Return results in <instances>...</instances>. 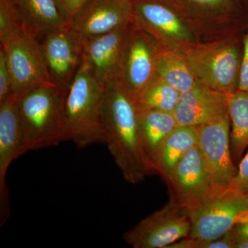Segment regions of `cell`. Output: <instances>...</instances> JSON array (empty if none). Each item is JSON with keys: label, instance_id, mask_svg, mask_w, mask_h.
Segmentation results:
<instances>
[{"label": "cell", "instance_id": "6da1fadb", "mask_svg": "<svg viewBox=\"0 0 248 248\" xmlns=\"http://www.w3.org/2000/svg\"><path fill=\"white\" fill-rule=\"evenodd\" d=\"M106 144L126 182L138 184L151 174L140 138L139 110L135 98L120 81L106 86Z\"/></svg>", "mask_w": 248, "mask_h": 248}, {"label": "cell", "instance_id": "7a4b0ae2", "mask_svg": "<svg viewBox=\"0 0 248 248\" xmlns=\"http://www.w3.org/2000/svg\"><path fill=\"white\" fill-rule=\"evenodd\" d=\"M106 86L101 84L83 61L65 93L62 123L66 141L78 148L106 143Z\"/></svg>", "mask_w": 248, "mask_h": 248}, {"label": "cell", "instance_id": "3957f363", "mask_svg": "<svg viewBox=\"0 0 248 248\" xmlns=\"http://www.w3.org/2000/svg\"><path fill=\"white\" fill-rule=\"evenodd\" d=\"M66 90L41 86L16 96L21 125L20 155L66 141L62 113Z\"/></svg>", "mask_w": 248, "mask_h": 248}, {"label": "cell", "instance_id": "277c9868", "mask_svg": "<svg viewBox=\"0 0 248 248\" xmlns=\"http://www.w3.org/2000/svg\"><path fill=\"white\" fill-rule=\"evenodd\" d=\"M236 36L196 45L179 52L199 82L227 94L238 90L242 53Z\"/></svg>", "mask_w": 248, "mask_h": 248}, {"label": "cell", "instance_id": "5b68a950", "mask_svg": "<svg viewBox=\"0 0 248 248\" xmlns=\"http://www.w3.org/2000/svg\"><path fill=\"white\" fill-rule=\"evenodd\" d=\"M199 42L236 36L248 0H167Z\"/></svg>", "mask_w": 248, "mask_h": 248}, {"label": "cell", "instance_id": "8992f818", "mask_svg": "<svg viewBox=\"0 0 248 248\" xmlns=\"http://www.w3.org/2000/svg\"><path fill=\"white\" fill-rule=\"evenodd\" d=\"M189 236L203 240L223 237L238 222L248 217V195L231 188L218 189L187 211Z\"/></svg>", "mask_w": 248, "mask_h": 248}, {"label": "cell", "instance_id": "52a82bcc", "mask_svg": "<svg viewBox=\"0 0 248 248\" xmlns=\"http://www.w3.org/2000/svg\"><path fill=\"white\" fill-rule=\"evenodd\" d=\"M134 27L160 46L180 52L198 43L194 32L167 0H131Z\"/></svg>", "mask_w": 248, "mask_h": 248}, {"label": "cell", "instance_id": "ba28073f", "mask_svg": "<svg viewBox=\"0 0 248 248\" xmlns=\"http://www.w3.org/2000/svg\"><path fill=\"white\" fill-rule=\"evenodd\" d=\"M1 48L12 81L11 94L17 96L41 86H58L46 66L38 37L26 24L1 44Z\"/></svg>", "mask_w": 248, "mask_h": 248}, {"label": "cell", "instance_id": "9c48e42d", "mask_svg": "<svg viewBox=\"0 0 248 248\" xmlns=\"http://www.w3.org/2000/svg\"><path fill=\"white\" fill-rule=\"evenodd\" d=\"M190 231L188 213L172 200L124 233V239L133 248H167Z\"/></svg>", "mask_w": 248, "mask_h": 248}, {"label": "cell", "instance_id": "30bf717a", "mask_svg": "<svg viewBox=\"0 0 248 248\" xmlns=\"http://www.w3.org/2000/svg\"><path fill=\"white\" fill-rule=\"evenodd\" d=\"M49 74L60 89L66 90L83 61L84 43L69 26L39 38Z\"/></svg>", "mask_w": 248, "mask_h": 248}, {"label": "cell", "instance_id": "8fae6325", "mask_svg": "<svg viewBox=\"0 0 248 248\" xmlns=\"http://www.w3.org/2000/svg\"><path fill=\"white\" fill-rule=\"evenodd\" d=\"M157 46L151 37L132 24L124 47L119 81L135 99L156 77Z\"/></svg>", "mask_w": 248, "mask_h": 248}, {"label": "cell", "instance_id": "7c38bea8", "mask_svg": "<svg viewBox=\"0 0 248 248\" xmlns=\"http://www.w3.org/2000/svg\"><path fill=\"white\" fill-rule=\"evenodd\" d=\"M200 148L215 188L231 187L237 171L233 164L231 148L229 115L221 120L196 126Z\"/></svg>", "mask_w": 248, "mask_h": 248}, {"label": "cell", "instance_id": "4fadbf2b", "mask_svg": "<svg viewBox=\"0 0 248 248\" xmlns=\"http://www.w3.org/2000/svg\"><path fill=\"white\" fill-rule=\"evenodd\" d=\"M173 199L186 211L193 208L214 191V186L203 155L198 146L187 152L166 179Z\"/></svg>", "mask_w": 248, "mask_h": 248}, {"label": "cell", "instance_id": "5bb4252c", "mask_svg": "<svg viewBox=\"0 0 248 248\" xmlns=\"http://www.w3.org/2000/svg\"><path fill=\"white\" fill-rule=\"evenodd\" d=\"M131 0H88L69 26L83 43L131 22Z\"/></svg>", "mask_w": 248, "mask_h": 248}, {"label": "cell", "instance_id": "9a60e30c", "mask_svg": "<svg viewBox=\"0 0 248 248\" xmlns=\"http://www.w3.org/2000/svg\"><path fill=\"white\" fill-rule=\"evenodd\" d=\"M21 125L17 99L11 94L0 102V224L9 218L11 207L6 174L13 161L21 156Z\"/></svg>", "mask_w": 248, "mask_h": 248}, {"label": "cell", "instance_id": "2e32d148", "mask_svg": "<svg viewBox=\"0 0 248 248\" xmlns=\"http://www.w3.org/2000/svg\"><path fill=\"white\" fill-rule=\"evenodd\" d=\"M131 26L129 23L84 43V61L104 86L119 81L124 47Z\"/></svg>", "mask_w": 248, "mask_h": 248}, {"label": "cell", "instance_id": "e0dca14e", "mask_svg": "<svg viewBox=\"0 0 248 248\" xmlns=\"http://www.w3.org/2000/svg\"><path fill=\"white\" fill-rule=\"evenodd\" d=\"M230 94L200 84L181 93L174 113L178 125L198 126L229 115Z\"/></svg>", "mask_w": 248, "mask_h": 248}, {"label": "cell", "instance_id": "ac0fdd59", "mask_svg": "<svg viewBox=\"0 0 248 248\" xmlns=\"http://www.w3.org/2000/svg\"><path fill=\"white\" fill-rule=\"evenodd\" d=\"M142 150L151 173L156 172L160 153L170 134L178 126L173 112L139 108Z\"/></svg>", "mask_w": 248, "mask_h": 248}, {"label": "cell", "instance_id": "d6986e66", "mask_svg": "<svg viewBox=\"0 0 248 248\" xmlns=\"http://www.w3.org/2000/svg\"><path fill=\"white\" fill-rule=\"evenodd\" d=\"M24 24L38 38L68 26L55 0H14Z\"/></svg>", "mask_w": 248, "mask_h": 248}, {"label": "cell", "instance_id": "ffe728a7", "mask_svg": "<svg viewBox=\"0 0 248 248\" xmlns=\"http://www.w3.org/2000/svg\"><path fill=\"white\" fill-rule=\"evenodd\" d=\"M156 76L180 93L200 84L179 52L168 50L158 45L155 60Z\"/></svg>", "mask_w": 248, "mask_h": 248}, {"label": "cell", "instance_id": "44dd1931", "mask_svg": "<svg viewBox=\"0 0 248 248\" xmlns=\"http://www.w3.org/2000/svg\"><path fill=\"white\" fill-rule=\"evenodd\" d=\"M199 136L196 126L178 125L165 141L156 172L167 179L171 172L187 152L198 146Z\"/></svg>", "mask_w": 248, "mask_h": 248}, {"label": "cell", "instance_id": "7402d4cb", "mask_svg": "<svg viewBox=\"0 0 248 248\" xmlns=\"http://www.w3.org/2000/svg\"><path fill=\"white\" fill-rule=\"evenodd\" d=\"M232 156L238 159L248 148V92L236 90L230 94Z\"/></svg>", "mask_w": 248, "mask_h": 248}, {"label": "cell", "instance_id": "603a6c76", "mask_svg": "<svg viewBox=\"0 0 248 248\" xmlns=\"http://www.w3.org/2000/svg\"><path fill=\"white\" fill-rule=\"evenodd\" d=\"M181 93L159 77H155L135 98L139 108L174 112Z\"/></svg>", "mask_w": 248, "mask_h": 248}, {"label": "cell", "instance_id": "cb8c5ba5", "mask_svg": "<svg viewBox=\"0 0 248 248\" xmlns=\"http://www.w3.org/2000/svg\"><path fill=\"white\" fill-rule=\"evenodd\" d=\"M14 0H0V42L4 43L24 25Z\"/></svg>", "mask_w": 248, "mask_h": 248}, {"label": "cell", "instance_id": "d4e9b609", "mask_svg": "<svg viewBox=\"0 0 248 248\" xmlns=\"http://www.w3.org/2000/svg\"><path fill=\"white\" fill-rule=\"evenodd\" d=\"M167 248H234V244L227 233L223 237L216 240H203L187 236Z\"/></svg>", "mask_w": 248, "mask_h": 248}, {"label": "cell", "instance_id": "484cf974", "mask_svg": "<svg viewBox=\"0 0 248 248\" xmlns=\"http://www.w3.org/2000/svg\"><path fill=\"white\" fill-rule=\"evenodd\" d=\"M88 0H55L63 20L70 25Z\"/></svg>", "mask_w": 248, "mask_h": 248}, {"label": "cell", "instance_id": "4316f807", "mask_svg": "<svg viewBox=\"0 0 248 248\" xmlns=\"http://www.w3.org/2000/svg\"><path fill=\"white\" fill-rule=\"evenodd\" d=\"M12 93V81L4 50H0V102L6 99Z\"/></svg>", "mask_w": 248, "mask_h": 248}, {"label": "cell", "instance_id": "83f0119b", "mask_svg": "<svg viewBox=\"0 0 248 248\" xmlns=\"http://www.w3.org/2000/svg\"><path fill=\"white\" fill-rule=\"evenodd\" d=\"M231 188L248 195V151L240 163L239 170L231 185Z\"/></svg>", "mask_w": 248, "mask_h": 248}, {"label": "cell", "instance_id": "f1b7e54d", "mask_svg": "<svg viewBox=\"0 0 248 248\" xmlns=\"http://www.w3.org/2000/svg\"><path fill=\"white\" fill-rule=\"evenodd\" d=\"M238 90L248 92V26L243 38V52Z\"/></svg>", "mask_w": 248, "mask_h": 248}, {"label": "cell", "instance_id": "f546056e", "mask_svg": "<svg viewBox=\"0 0 248 248\" xmlns=\"http://www.w3.org/2000/svg\"><path fill=\"white\" fill-rule=\"evenodd\" d=\"M228 233L232 239H243L248 241V217L236 223Z\"/></svg>", "mask_w": 248, "mask_h": 248}]
</instances>
